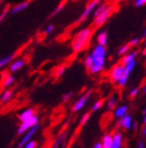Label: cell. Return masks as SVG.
<instances>
[{
    "mask_svg": "<svg viewBox=\"0 0 146 148\" xmlns=\"http://www.w3.org/2000/svg\"><path fill=\"white\" fill-rule=\"evenodd\" d=\"M90 118H91V112H90V111L84 112V114L82 116V118H80V120H79V125H80V126L86 125V124L88 123V121L90 120Z\"/></svg>",
    "mask_w": 146,
    "mask_h": 148,
    "instance_id": "d4e9b609",
    "label": "cell"
},
{
    "mask_svg": "<svg viewBox=\"0 0 146 148\" xmlns=\"http://www.w3.org/2000/svg\"><path fill=\"white\" fill-rule=\"evenodd\" d=\"M136 65H137V60H132V61H130V62L124 64L123 66H124V69H125L127 73L132 74V71H134V69H135Z\"/></svg>",
    "mask_w": 146,
    "mask_h": 148,
    "instance_id": "cb8c5ba5",
    "label": "cell"
},
{
    "mask_svg": "<svg viewBox=\"0 0 146 148\" xmlns=\"http://www.w3.org/2000/svg\"><path fill=\"white\" fill-rule=\"evenodd\" d=\"M66 66L65 65H61L59 67V69H56L55 71V74H54V77L55 78H57V79H59V78H61L63 76V75H65V73H66Z\"/></svg>",
    "mask_w": 146,
    "mask_h": 148,
    "instance_id": "4316f807",
    "label": "cell"
},
{
    "mask_svg": "<svg viewBox=\"0 0 146 148\" xmlns=\"http://www.w3.org/2000/svg\"><path fill=\"white\" fill-rule=\"evenodd\" d=\"M53 29H54L53 24H48L45 29H44V33H45L46 35H49V34H51V33L53 32Z\"/></svg>",
    "mask_w": 146,
    "mask_h": 148,
    "instance_id": "e575fe53",
    "label": "cell"
},
{
    "mask_svg": "<svg viewBox=\"0 0 146 148\" xmlns=\"http://www.w3.org/2000/svg\"><path fill=\"white\" fill-rule=\"evenodd\" d=\"M102 106H103V101H102V100H98V101H96L95 103H93L91 110H92V111H97V110H99Z\"/></svg>",
    "mask_w": 146,
    "mask_h": 148,
    "instance_id": "83f0119b",
    "label": "cell"
},
{
    "mask_svg": "<svg viewBox=\"0 0 146 148\" xmlns=\"http://www.w3.org/2000/svg\"><path fill=\"white\" fill-rule=\"evenodd\" d=\"M117 2H120V1H128V0H116Z\"/></svg>",
    "mask_w": 146,
    "mask_h": 148,
    "instance_id": "ee69618b",
    "label": "cell"
},
{
    "mask_svg": "<svg viewBox=\"0 0 146 148\" xmlns=\"http://www.w3.org/2000/svg\"><path fill=\"white\" fill-rule=\"evenodd\" d=\"M34 114H36V110H34V108H25L24 110H22L20 112L18 118H19V120L21 122H24L26 120L30 119Z\"/></svg>",
    "mask_w": 146,
    "mask_h": 148,
    "instance_id": "4fadbf2b",
    "label": "cell"
},
{
    "mask_svg": "<svg viewBox=\"0 0 146 148\" xmlns=\"http://www.w3.org/2000/svg\"><path fill=\"white\" fill-rule=\"evenodd\" d=\"M107 39H109V37H107V32L101 31L98 34V36H97V43H98L99 45H102V46H105V47H107Z\"/></svg>",
    "mask_w": 146,
    "mask_h": 148,
    "instance_id": "ac0fdd59",
    "label": "cell"
},
{
    "mask_svg": "<svg viewBox=\"0 0 146 148\" xmlns=\"http://www.w3.org/2000/svg\"><path fill=\"white\" fill-rule=\"evenodd\" d=\"M64 6H65V3L63 2V3H61V4H59V5L56 6L55 9L53 10V12H52V13H51V17H53V16H55V15H57L59 13V12L62 11L63 9H64Z\"/></svg>",
    "mask_w": 146,
    "mask_h": 148,
    "instance_id": "4dcf8cb0",
    "label": "cell"
},
{
    "mask_svg": "<svg viewBox=\"0 0 146 148\" xmlns=\"http://www.w3.org/2000/svg\"><path fill=\"white\" fill-rule=\"evenodd\" d=\"M115 8L113 5H109L107 6V9L103 12V13H101L99 16H97L96 18H94V21H93V24L95 26H100L101 24H103L104 22H107V20L111 17V15L113 14V12H114Z\"/></svg>",
    "mask_w": 146,
    "mask_h": 148,
    "instance_id": "52a82bcc",
    "label": "cell"
},
{
    "mask_svg": "<svg viewBox=\"0 0 146 148\" xmlns=\"http://www.w3.org/2000/svg\"><path fill=\"white\" fill-rule=\"evenodd\" d=\"M72 96H73V92L72 91H69V92H67V94L63 95L62 100L64 101V102H67V101H69V100L72 98Z\"/></svg>",
    "mask_w": 146,
    "mask_h": 148,
    "instance_id": "d590c367",
    "label": "cell"
},
{
    "mask_svg": "<svg viewBox=\"0 0 146 148\" xmlns=\"http://www.w3.org/2000/svg\"><path fill=\"white\" fill-rule=\"evenodd\" d=\"M15 57H16V54L13 53V54H9V55H7V56H5L4 58H1V59H0V69H4L5 66L9 65V63L14 60Z\"/></svg>",
    "mask_w": 146,
    "mask_h": 148,
    "instance_id": "d6986e66",
    "label": "cell"
},
{
    "mask_svg": "<svg viewBox=\"0 0 146 148\" xmlns=\"http://www.w3.org/2000/svg\"><path fill=\"white\" fill-rule=\"evenodd\" d=\"M132 122H134V121H132V116L126 114H124L123 117H121L120 119H118V127L125 129V130H129L130 127H132Z\"/></svg>",
    "mask_w": 146,
    "mask_h": 148,
    "instance_id": "9c48e42d",
    "label": "cell"
},
{
    "mask_svg": "<svg viewBox=\"0 0 146 148\" xmlns=\"http://www.w3.org/2000/svg\"><path fill=\"white\" fill-rule=\"evenodd\" d=\"M137 148H145V144H144V142L141 140V141H139L138 142V145H137Z\"/></svg>",
    "mask_w": 146,
    "mask_h": 148,
    "instance_id": "74e56055",
    "label": "cell"
},
{
    "mask_svg": "<svg viewBox=\"0 0 146 148\" xmlns=\"http://www.w3.org/2000/svg\"><path fill=\"white\" fill-rule=\"evenodd\" d=\"M93 148H102V146H101V143L100 142H97L94 144V146H93Z\"/></svg>",
    "mask_w": 146,
    "mask_h": 148,
    "instance_id": "60d3db41",
    "label": "cell"
},
{
    "mask_svg": "<svg viewBox=\"0 0 146 148\" xmlns=\"http://www.w3.org/2000/svg\"><path fill=\"white\" fill-rule=\"evenodd\" d=\"M29 5V1H24V2H21L17 5H15L13 9L11 10V14H18V13H21V12L25 11L26 9Z\"/></svg>",
    "mask_w": 146,
    "mask_h": 148,
    "instance_id": "e0dca14e",
    "label": "cell"
},
{
    "mask_svg": "<svg viewBox=\"0 0 146 148\" xmlns=\"http://www.w3.org/2000/svg\"><path fill=\"white\" fill-rule=\"evenodd\" d=\"M90 55L92 57L93 64L89 71L91 75H97L103 71L105 63H107V47L97 44L94 46Z\"/></svg>",
    "mask_w": 146,
    "mask_h": 148,
    "instance_id": "6da1fadb",
    "label": "cell"
},
{
    "mask_svg": "<svg viewBox=\"0 0 146 148\" xmlns=\"http://www.w3.org/2000/svg\"><path fill=\"white\" fill-rule=\"evenodd\" d=\"M123 144V134L117 131L112 136V144L111 148H121Z\"/></svg>",
    "mask_w": 146,
    "mask_h": 148,
    "instance_id": "8fae6325",
    "label": "cell"
},
{
    "mask_svg": "<svg viewBox=\"0 0 146 148\" xmlns=\"http://www.w3.org/2000/svg\"><path fill=\"white\" fill-rule=\"evenodd\" d=\"M145 36H146V31L144 29L143 33H142V35H141V38H140V39H145Z\"/></svg>",
    "mask_w": 146,
    "mask_h": 148,
    "instance_id": "b9f144b4",
    "label": "cell"
},
{
    "mask_svg": "<svg viewBox=\"0 0 146 148\" xmlns=\"http://www.w3.org/2000/svg\"><path fill=\"white\" fill-rule=\"evenodd\" d=\"M124 71H125V69H124V66L122 65V64L115 65L112 69H111V71H110V77H111V80H112L115 84H117V82L119 81V79L123 76Z\"/></svg>",
    "mask_w": 146,
    "mask_h": 148,
    "instance_id": "ba28073f",
    "label": "cell"
},
{
    "mask_svg": "<svg viewBox=\"0 0 146 148\" xmlns=\"http://www.w3.org/2000/svg\"><path fill=\"white\" fill-rule=\"evenodd\" d=\"M22 148H36V142L34 141V140H30V141H28Z\"/></svg>",
    "mask_w": 146,
    "mask_h": 148,
    "instance_id": "1f68e13d",
    "label": "cell"
},
{
    "mask_svg": "<svg viewBox=\"0 0 146 148\" xmlns=\"http://www.w3.org/2000/svg\"><path fill=\"white\" fill-rule=\"evenodd\" d=\"M9 5H6L5 8L3 9V11L0 13V23L5 19V17L7 16V14H9Z\"/></svg>",
    "mask_w": 146,
    "mask_h": 148,
    "instance_id": "f1b7e54d",
    "label": "cell"
},
{
    "mask_svg": "<svg viewBox=\"0 0 146 148\" xmlns=\"http://www.w3.org/2000/svg\"><path fill=\"white\" fill-rule=\"evenodd\" d=\"M101 146L102 148H111V144H112V134H105L101 140Z\"/></svg>",
    "mask_w": 146,
    "mask_h": 148,
    "instance_id": "ffe728a7",
    "label": "cell"
},
{
    "mask_svg": "<svg viewBox=\"0 0 146 148\" xmlns=\"http://www.w3.org/2000/svg\"><path fill=\"white\" fill-rule=\"evenodd\" d=\"M129 49H130V45H129L128 43H127V44H123V45H121L120 49H118V54L120 55V56H124L125 54L128 53Z\"/></svg>",
    "mask_w": 146,
    "mask_h": 148,
    "instance_id": "484cf974",
    "label": "cell"
},
{
    "mask_svg": "<svg viewBox=\"0 0 146 148\" xmlns=\"http://www.w3.org/2000/svg\"><path fill=\"white\" fill-rule=\"evenodd\" d=\"M91 36H92V29L90 27H84L77 32L74 35L72 42H71L72 51L74 53H80L84 51L90 43Z\"/></svg>",
    "mask_w": 146,
    "mask_h": 148,
    "instance_id": "7a4b0ae2",
    "label": "cell"
},
{
    "mask_svg": "<svg viewBox=\"0 0 146 148\" xmlns=\"http://www.w3.org/2000/svg\"><path fill=\"white\" fill-rule=\"evenodd\" d=\"M13 97H14V90L13 89H5L0 95V101L2 103H7L13 99Z\"/></svg>",
    "mask_w": 146,
    "mask_h": 148,
    "instance_id": "2e32d148",
    "label": "cell"
},
{
    "mask_svg": "<svg viewBox=\"0 0 146 148\" xmlns=\"http://www.w3.org/2000/svg\"><path fill=\"white\" fill-rule=\"evenodd\" d=\"M93 64V61H92V57H91V55H87V57L84 58V66L88 69V71L90 69V67L92 66Z\"/></svg>",
    "mask_w": 146,
    "mask_h": 148,
    "instance_id": "f546056e",
    "label": "cell"
},
{
    "mask_svg": "<svg viewBox=\"0 0 146 148\" xmlns=\"http://www.w3.org/2000/svg\"><path fill=\"white\" fill-rule=\"evenodd\" d=\"M68 143V134L63 132L59 136V138L55 140L52 148H66Z\"/></svg>",
    "mask_w": 146,
    "mask_h": 148,
    "instance_id": "30bf717a",
    "label": "cell"
},
{
    "mask_svg": "<svg viewBox=\"0 0 146 148\" xmlns=\"http://www.w3.org/2000/svg\"><path fill=\"white\" fill-rule=\"evenodd\" d=\"M141 134H142L143 137H146V125H143V127H142V130H141Z\"/></svg>",
    "mask_w": 146,
    "mask_h": 148,
    "instance_id": "ab89813d",
    "label": "cell"
},
{
    "mask_svg": "<svg viewBox=\"0 0 146 148\" xmlns=\"http://www.w3.org/2000/svg\"><path fill=\"white\" fill-rule=\"evenodd\" d=\"M115 110H114V116H115V118H117V119H120L121 117H123L124 114H127V111H128V106L127 105H119L118 107L116 106Z\"/></svg>",
    "mask_w": 146,
    "mask_h": 148,
    "instance_id": "9a60e30c",
    "label": "cell"
},
{
    "mask_svg": "<svg viewBox=\"0 0 146 148\" xmlns=\"http://www.w3.org/2000/svg\"><path fill=\"white\" fill-rule=\"evenodd\" d=\"M140 41H141V39L139 37H135V38H132V40H130V42L128 43L129 45H130V47L132 46H137L139 43H140Z\"/></svg>",
    "mask_w": 146,
    "mask_h": 148,
    "instance_id": "836d02e7",
    "label": "cell"
},
{
    "mask_svg": "<svg viewBox=\"0 0 146 148\" xmlns=\"http://www.w3.org/2000/svg\"><path fill=\"white\" fill-rule=\"evenodd\" d=\"M107 6H109L107 3H100V4H99V5L94 10V12H93V16H94V18H96L97 16H99L101 13H103V12L107 9Z\"/></svg>",
    "mask_w": 146,
    "mask_h": 148,
    "instance_id": "7402d4cb",
    "label": "cell"
},
{
    "mask_svg": "<svg viewBox=\"0 0 146 148\" xmlns=\"http://www.w3.org/2000/svg\"><path fill=\"white\" fill-rule=\"evenodd\" d=\"M117 101H118V98H117L116 95L110 97V99L107 101V108L109 109V110H113V109L117 106Z\"/></svg>",
    "mask_w": 146,
    "mask_h": 148,
    "instance_id": "44dd1931",
    "label": "cell"
},
{
    "mask_svg": "<svg viewBox=\"0 0 146 148\" xmlns=\"http://www.w3.org/2000/svg\"><path fill=\"white\" fill-rule=\"evenodd\" d=\"M25 63H26L25 60L21 59V58L14 60V61L9 64V71H11V73H16V71H20V69H22L23 67L25 66Z\"/></svg>",
    "mask_w": 146,
    "mask_h": 148,
    "instance_id": "7c38bea8",
    "label": "cell"
},
{
    "mask_svg": "<svg viewBox=\"0 0 146 148\" xmlns=\"http://www.w3.org/2000/svg\"><path fill=\"white\" fill-rule=\"evenodd\" d=\"M146 4V0H135V5L137 8H141Z\"/></svg>",
    "mask_w": 146,
    "mask_h": 148,
    "instance_id": "8d00e7d4",
    "label": "cell"
},
{
    "mask_svg": "<svg viewBox=\"0 0 146 148\" xmlns=\"http://www.w3.org/2000/svg\"><path fill=\"white\" fill-rule=\"evenodd\" d=\"M145 92H146V86L144 85V87H143V94L145 95Z\"/></svg>",
    "mask_w": 146,
    "mask_h": 148,
    "instance_id": "7bdbcfd3",
    "label": "cell"
},
{
    "mask_svg": "<svg viewBox=\"0 0 146 148\" xmlns=\"http://www.w3.org/2000/svg\"><path fill=\"white\" fill-rule=\"evenodd\" d=\"M138 55H139V51H138V49H134V51H128V53L124 55L123 58H122V65L130 62L132 60H137Z\"/></svg>",
    "mask_w": 146,
    "mask_h": 148,
    "instance_id": "5bb4252c",
    "label": "cell"
},
{
    "mask_svg": "<svg viewBox=\"0 0 146 148\" xmlns=\"http://www.w3.org/2000/svg\"><path fill=\"white\" fill-rule=\"evenodd\" d=\"M137 125H138V123L136 122V121H135V122H132V127H130V129H132V130H134V131H136V130H137Z\"/></svg>",
    "mask_w": 146,
    "mask_h": 148,
    "instance_id": "f35d334b",
    "label": "cell"
},
{
    "mask_svg": "<svg viewBox=\"0 0 146 148\" xmlns=\"http://www.w3.org/2000/svg\"><path fill=\"white\" fill-rule=\"evenodd\" d=\"M91 97H92V90H88L87 92H84V94L82 95V97H79L72 106L73 112H77V111L82 110V108H84V106L87 105L88 102L90 101Z\"/></svg>",
    "mask_w": 146,
    "mask_h": 148,
    "instance_id": "5b68a950",
    "label": "cell"
},
{
    "mask_svg": "<svg viewBox=\"0 0 146 148\" xmlns=\"http://www.w3.org/2000/svg\"><path fill=\"white\" fill-rule=\"evenodd\" d=\"M39 121H40L39 114H36L34 116H32L30 119L26 120V121H24V122H21V125H20L17 129L18 136H22L23 134H25L28 129H30L31 127H34L36 124H38Z\"/></svg>",
    "mask_w": 146,
    "mask_h": 148,
    "instance_id": "277c9868",
    "label": "cell"
},
{
    "mask_svg": "<svg viewBox=\"0 0 146 148\" xmlns=\"http://www.w3.org/2000/svg\"><path fill=\"white\" fill-rule=\"evenodd\" d=\"M40 126H41V125H40V123H38V124H36V125L34 126V127H31L30 129H28L25 134H23V137H22V139L20 140V142L18 143L17 148H22L23 146L25 145L26 143L28 142V141L32 140V137L36 134V131L39 130Z\"/></svg>",
    "mask_w": 146,
    "mask_h": 148,
    "instance_id": "8992f818",
    "label": "cell"
},
{
    "mask_svg": "<svg viewBox=\"0 0 146 148\" xmlns=\"http://www.w3.org/2000/svg\"><path fill=\"white\" fill-rule=\"evenodd\" d=\"M15 80L16 79H15V77L13 75H7L5 77V79H4V81H3V86L6 87V88H9V87H11L15 83Z\"/></svg>",
    "mask_w": 146,
    "mask_h": 148,
    "instance_id": "603a6c76",
    "label": "cell"
},
{
    "mask_svg": "<svg viewBox=\"0 0 146 148\" xmlns=\"http://www.w3.org/2000/svg\"><path fill=\"white\" fill-rule=\"evenodd\" d=\"M100 3H101V0H91L90 2L87 4V6L84 8V10L82 13V15H80L79 18L77 19V23H80V22L86 21V20H87L88 18L90 17L91 15L93 14L94 10H95L96 8L100 4Z\"/></svg>",
    "mask_w": 146,
    "mask_h": 148,
    "instance_id": "3957f363",
    "label": "cell"
},
{
    "mask_svg": "<svg viewBox=\"0 0 146 148\" xmlns=\"http://www.w3.org/2000/svg\"><path fill=\"white\" fill-rule=\"evenodd\" d=\"M139 91H140V88H139V87H134L132 90L129 91V97L130 98L137 97L138 94H139Z\"/></svg>",
    "mask_w": 146,
    "mask_h": 148,
    "instance_id": "d6a6232c",
    "label": "cell"
}]
</instances>
